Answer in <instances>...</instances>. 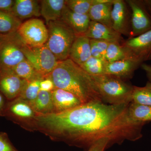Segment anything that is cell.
Instances as JSON below:
<instances>
[{
  "label": "cell",
  "instance_id": "cell-8",
  "mask_svg": "<svg viewBox=\"0 0 151 151\" xmlns=\"http://www.w3.org/2000/svg\"><path fill=\"white\" fill-rule=\"evenodd\" d=\"M129 59L143 63L151 59V29L121 44Z\"/></svg>",
  "mask_w": 151,
  "mask_h": 151
},
{
  "label": "cell",
  "instance_id": "cell-3",
  "mask_svg": "<svg viewBox=\"0 0 151 151\" xmlns=\"http://www.w3.org/2000/svg\"><path fill=\"white\" fill-rule=\"evenodd\" d=\"M92 76L104 103L120 105L132 102L133 86L123 79L108 74Z\"/></svg>",
  "mask_w": 151,
  "mask_h": 151
},
{
  "label": "cell",
  "instance_id": "cell-21",
  "mask_svg": "<svg viewBox=\"0 0 151 151\" xmlns=\"http://www.w3.org/2000/svg\"><path fill=\"white\" fill-rule=\"evenodd\" d=\"M31 105L37 114H45L54 112L52 92L40 90L37 97Z\"/></svg>",
  "mask_w": 151,
  "mask_h": 151
},
{
  "label": "cell",
  "instance_id": "cell-36",
  "mask_svg": "<svg viewBox=\"0 0 151 151\" xmlns=\"http://www.w3.org/2000/svg\"><path fill=\"white\" fill-rule=\"evenodd\" d=\"M141 67L145 72L149 82L151 83V65L143 63Z\"/></svg>",
  "mask_w": 151,
  "mask_h": 151
},
{
  "label": "cell",
  "instance_id": "cell-15",
  "mask_svg": "<svg viewBox=\"0 0 151 151\" xmlns=\"http://www.w3.org/2000/svg\"><path fill=\"white\" fill-rule=\"evenodd\" d=\"M53 113H60L73 109L83 103L74 94L64 89L55 88L52 91Z\"/></svg>",
  "mask_w": 151,
  "mask_h": 151
},
{
  "label": "cell",
  "instance_id": "cell-7",
  "mask_svg": "<svg viewBox=\"0 0 151 151\" xmlns=\"http://www.w3.org/2000/svg\"><path fill=\"white\" fill-rule=\"evenodd\" d=\"M17 33L23 43L29 47L43 46L48 39L47 27L42 20L35 18L22 23Z\"/></svg>",
  "mask_w": 151,
  "mask_h": 151
},
{
  "label": "cell",
  "instance_id": "cell-20",
  "mask_svg": "<svg viewBox=\"0 0 151 151\" xmlns=\"http://www.w3.org/2000/svg\"><path fill=\"white\" fill-rule=\"evenodd\" d=\"M40 14L46 22L61 19L63 12L65 6V0H42L40 1Z\"/></svg>",
  "mask_w": 151,
  "mask_h": 151
},
{
  "label": "cell",
  "instance_id": "cell-23",
  "mask_svg": "<svg viewBox=\"0 0 151 151\" xmlns=\"http://www.w3.org/2000/svg\"><path fill=\"white\" fill-rule=\"evenodd\" d=\"M128 113L133 122L145 124L151 122V106L131 102L128 107Z\"/></svg>",
  "mask_w": 151,
  "mask_h": 151
},
{
  "label": "cell",
  "instance_id": "cell-14",
  "mask_svg": "<svg viewBox=\"0 0 151 151\" xmlns=\"http://www.w3.org/2000/svg\"><path fill=\"white\" fill-rule=\"evenodd\" d=\"M142 63L131 59L118 60L115 62H106L105 74L114 76L124 80L131 78L135 70Z\"/></svg>",
  "mask_w": 151,
  "mask_h": 151
},
{
  "label": "cell",
  "instance_id": "cell-22",
  "mask_svg": "<svg viewBox=\"0 0 151 151\" xmlns=\"http://www.w3.org/2000/svg\"><path fill=\"white\" fill-rule=\"evenodd\" d=\"M22 23L12 12L0 11V35L17 32Z\"/></svg>",
  "mask_w": 151,
  "mask_h": 151
},
{
  "label": "cell",
  "instance_id": "cell-31",
  "mask_svg": "<svg viewBox=\"0 0 151 151\" xmlns=\"http://www.w3.org/2000/svg\"><path fill=\"white\" fill-rule=\"evenodd\" d=\"M54 83L51 78L46 77L44 78L41 81L40 84V90L47 91V92H52L55 88Z\"/></svg>",
  "mask_w": 151,
  "mask_h": 151
},
{
  "label": "cell",
  "instance_id": "cell-13",
  "mask_svg": "<svg viewBox=\"0 0 151 151\" xmlns=\"http://www.w3.org/2000/svg\"><path fill=\"white\" fill-rule=\"evenodd\" d=\"M83 35L90 39L106 40L111 42H118L121 44L124 41L122 35L112 28L92 21Z\"/></svg>",
  "mask_w": 151,
  "mask_h": 151
},
{
  "label": "cell",
  "instance_id": "cell-6",
  "mask_svg": "<svg viewBox=\"0 0 151 151\" xmlns=\"http://www.w3.org/2000/svg\"><path fill=\"white\" fill-rule=\"evenodd\" d=\"M22 51L26 59L44 78L49 76L59 62L46 44L32 47L24 44Z\"/></svg>",
  "mask_w": 151,
  "mask_h": 151
},
{
  "label": "cell",
  "instance_id": "cell-9",
  "mask_svg": "<svg viewBox=\"0 0 151 151\" xmlns=\"http://www.w3.org/2000/svg\"><path fill=\"white\" fill-rule=\"evenodd\" d=\"M125 1L131 12V36L130 38L138 36L151 29V16L143 0Z\"/></svg>",
  "mask_w": 151,
  "mask_h": 151
},
{
  "label": "cell",
  "instance_id": "cell-25",
  "mask_svg": "<svg viewBox=\"0 0 151 151\" xmlns=\"http://www.w3.org/2000/svg\"><path fill=\"white\" fill-rule=\"evenodd\" d=\"M44 78H39L31 81H26L19 97L29 104L32 103L36 99L40 91V82Z\"/></svg>",
  "mask_w": 151,
  "mask_h": 151
},
{
  "label": "cell",
  "instance_id": "cell-2",
  "mask_svg": "<svg viewBox=\"0 0 151 151\" xmlns=\"http://www.w3.org/2000/svg\"><path fill=\"white\" fill-rule=\"evenodd\" d=\"M47 77L51 78L55 88L74 94L83 104L103 102L92 76L70 58L59 61Z\"/></svg>",
  "mask_w": 151,
  "mask_h": 151
},
{
  "label": "cell",
  "instance_id": "cell-16",
  "mask_svg": "<svg viewBox=\"0 0 151 151\" xmlns=\"http://www.w3.org/2000/svg\"><path fill=\"white\" fill-rule=\"evenodd\" d=\"M61 20L73 30L77 36L84 35L91 21L88 14L76 13L66 6L63 12Z\"/></svg>",
  "mask_w": 151,
  "mask_h": 151
},
{
  "label": "cell",
  "instance_id": "cell-33",
  "mask_svg": "<svg viewBox=\"0 0 151 151\" xmlns=\"http://www.w3.org/2000/svg\"><path fill=\"white\" fill-rule=\"evenodd\" d=\"M94 40L104 60L105 53L111 42L108 41L100 40Z\"/></svg>",
  "mask_w": 151,
  "mask_h": 151
},
{
  "label": "cell",
  "instance_id": "cell-19",
  "mask_svg": "<svg viewBox=\"0 0 151 151\" xmlns=\"http://www.w3.org/2000/svg\"><path fill=\"white\" fill-rule=\"evenodd\" d=\"M113 1V0H100V3L93 5L88 13L91 21L112 28L111 12Z\"/></svg>",
  "mask_w": 151,
  "mask_h": 151
},
{
  "label": "cell",
  "instance_id": "cell-38",
  "mask_svg": "<svg viewBox=\"0 0 151 151\" xmlns=\"http://www.w3.org/2000/svg\"><path fill=\"white\" fill-rule=\"evenodd\" d=\"M143 1L151 16V0H143Z\"/></svg>",
  "mask_w": 151,
  "mask_h": 151
},
{
  "label": "cell",
  "instance_id": "cell-4",
  "mask_svg": "<svg viewBox=\"0 0 151 151\" xmlns=\"http://www.w3.org/2000/svg\"><path fill=\"white\" fill-rule=\"evenodd\" d=\"M48 37L45 44L59 61L69 58L72 44L77 36L61 19L50 22L47 24Z\"/></svg>",
  "mask_w": 151,
  "mask_h": 151
},
{
  "label": "cell",
  "instance_id": "cell-35",
  "mask_svg": "<svg viewBox=\"0 0 151 151\" xmlns=\"http://www.w3.org/2000/svg\"><path fill=\"white\" fill-rule=\"evenodd\" d=\"M90 47L92 56L104 60L101 52L93 39H90Z\"/></svg>",
  "mask_w": 151,
  "mask_h": 151
},
{
  "label": "cell",
  "instance_id": "cell-37",
  "mask_svg": "<svg viewBox=\"0 0 151 151\" xmlns=\"http://www.w3.org/2000/svg\"><path fill=\"white\" fill-rule=\"evenodd\" d=\"M5 97L0 92V116H3V113L5 108L6 105Z\"/></svg>",
  "mask_w": 151,
  "mask_h": 151
},
{
  "label": "cell",
  "instance_id": "cell-29",
  "mask_svg": "<svg viewBox=\"0 0 151 151\" xmlns=\"http://www.w3.org/2000/svg\"><path fill=\"white\" fill-rule=\"evenodd\" d=\"M126 59L129 58L121 44L111 42L105 53L104 60L106 62L111 63Z\"/></svg>",
  "mask_w": 151,
  "mask_h": 151
},
{
  "label": "cell",
  "instance_id": "cell-26",
  "mask_svg": "<svg viewBox=\"0 0 151 151\" xmlns=\"http://www.w3.org/2000/svg\"><path fill=\"white\" fill-rule=\"evenodd\" d=\"M132 102L151 106V83L148 81L143 87L133 86Z\"/></svg>",
  "mask_w": 151,
  "mask_h": 151
},
{
  "label": "cell",
  "instance_id": "cell-28",
  "mask_svg": "<svg viewBox=\"0 0 151 151\" xmlns=\"http://www.w3.org/2000/svg\"><path fill=\"white\" fill-rule=\"evenodd\" d=\"M65 6L76 13L88 14L93 5L100 3V0H65Z\"/></svg>",
  "mask_w": 151,
  "mask_h": 151
},
{
  "label": "cell",
  "instance_id": "cell-12",
  "mask_svg": "<svg viewBox=\"0 0 151 151\" xmlns=\"http://www.w3.org/2000/svg\"><path fill=\"white\" fill-rule=\"evenodd\" d=\"M36 115L30 104L18 97L6 105L3 116L17 122L26 123L28 127Z\"/></svg>",
  "mask_w": 151,
  "mask_h": 151
},
{
  "label": "cell",
  "instance_id": "cell-34",
  "mask_svg": "<svg viewBox=\"0 0 151 151\" xmlns=\"http://www.w3.org/2000/svg\"><path fill=\"white\" fill-rule=\"evenodd\" d=\"M14 0H0V11L11 12Z\"/></svg>",
  "mask_w": 151,
  "mask_h": 151
},
{
  "label": "cell",
  "instance_id": "cell-5",
  "mask_svg": "<svg viewBox=\"0 0 151 151\" xmlns=\"http://www.w3.org/2000/svg\"><path fill=\"white\" fill-rule=\"evenodd\" d=\"M23 45L17 32L0 35V68L12 69L26 59L22 51Z\"/></svg>",
  "mask_w": 151,
  "mask_h": 151
},
{
  "label": "cell",
  "instance_id": "cell-10",
  "mask_svg": "<svg viewBox=\"0 0 151 151\" xmlns=\"http://www.w3.org/2000/svg\"><path fill=\"white\" fill-rule=\"evenodd\" d=\"M26 82L12 69L0 68V92L10 101L19 97Z\"/></svg>",
  "mask_w": 151,
  "mask_h": 151
},
{
  "label": "cell",
  "instance_id": "cell-17",
  "mask_svg": "<svg viewBox=\"0 0 151 151\" xmlns=\"http://www.w3.org/2000/svg\"><path fill=\"white\" fill-rule=\"evenodd\" d=\"M91 56L90 39L84 35L77 36L70 48L69 58L80 66Z\"/></svg>",
  "mask_w": 151,
  "mask_h": 151
},
{
  "label": "cell",
  "instance_id": "cell-11",
  "mask_svg": "<svg viewBox=\"0 0 151 151\" xmlns=\"http://www.w3.org/2000/svg\"><path fill=\"white\" fill-rule=\"evenodd\" d=\"M126 1L113 0L111 12L112 28L120 34L131 37V12Z\"/></svg>",
  "mask_w": 151,
  "mask_h": 151
},
{
  "label": "cell",
  "instance_id": "cell-18",
  "mask_svg": "<svg viewBox=\"0 0 151 151\" xmlns=\"http://www.w3.org/2000/svg\"><path fill=\"white\" fill-rule=\"evenodd\" d=\"M11 12L21 21L34 17H40V1L14 0Z\"/></svg>",
  "mask_w": 151,
  "mask_h": 151
},
{
  "label": "cell",
  "instance_id": "cell-30",
  "mask_svg": "<svg viewBox=\"0 0 151 151\" xmlns=\"http://www.w3.org/2000/svg\"><path fill=\"white\" fill-rule=\"evenodd\" d=\"M111 146L109 138H103L94 143L87 151H105L106 149Z\"/></svg>",
  "mask_w": 151,
  "mask_h": 151
},
{
  "label": "cell",
  "instance_id": "cell-27",
  "mask_svg": "<svg viewBox=\"0 0 151 151\" xmlns=\"http://www.w3.org/2000/svg\"><path fill=\"white\" fill-rule=\"evenodd\" d=\"M105 60L91 56L80 67L89 75L96 76L105 74Z\"/></svg>",
  "mask_w": 151,
  "mask_h": 151
},
{
  "label": "cell",
  "instance_id": "cell-24",
  "mask_svg": "<svg viewBox=\"0 0 151 151\" xmlns=\"http://www.w3.org/2000/svg\"><path fill=\"white\" fill-rule=\"evenodd\" d=\"M12 69L19 77L27 81H31L37 78H43L27 59L19 63Z\"/></svg>",
  "mask_w": 151,
  "mask_h": 151
},
{
  "label": "cell",
  "instance_id": "cell-32",
  "mask_svg": "<svg viewBox=\"0 0 151 151\" xmlns=\"http://www.w3.org/2000/svg\"><path fill=\"white\" fill-rule=\"evenodd\" d=\"M0 151H17L5 137L0 134Z\"/></svg>",
  "mask_w": 151,
  "mask_h": 151
},
{
  "label": "cell",
  "instance_id": "cell-1",
  "mask_svg": "<svg viewBox=\"0 0 151 151\" xmlns=\"http://www.w3.org/2000/svg\"><path fill=\"white\" fill-rule=\"evenodd\" d=\"M129 105L92 101L60 113L37 114L29 127L53 141L87 150L103 138H109L111 145L137 141L146 124L130 119Z\"/></svg>",
  "mask_w": 151,
  "mask_h": 151
}]
</instances>
